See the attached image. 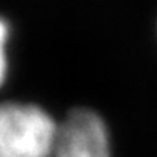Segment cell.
Returning <instances> with one entry per match:
<instances>
[{"label":"cell","instance_id":"cell-1","mask_svg":"<svg viewBox=\"0 0 157 157\" xmlns=\"http://www.w3.org/2000/svg\"><path fill=\"white\" fill-rule=\"evenodd\" d=\"M60 125L37 105H0V157H50Z\"/></svg>","mask_w":157,"mask_h":157},{"label":"cell","instance_id":"cell-3","mask_svg":"<svg viewBox=\"0 0 157 157\" xmlns=\"http://www.w3.org/2000/svg\"><path fill=\"white\" fill-rule=\"evenodd\" d=\"M5 40H7V25L5 22L0 18V84H2L3 77H5V69H7V62H5Z\"/></svg>","mask_w":157,"mask_h":157},{"label":"cell","instance_id":"cell-2","mask_svg":"<svg viewBox=\"0 0 157 157\" xmlns=\"http://www.w3.org/2000/svg\"><path fill=\"white\" fill-rule=\"evenodd\" d=\"M50 157H110V140L104 121L87 109L74 110L59 129Z\"/></svg>","mask_w":157,"mask_h":157}]
</instances>
